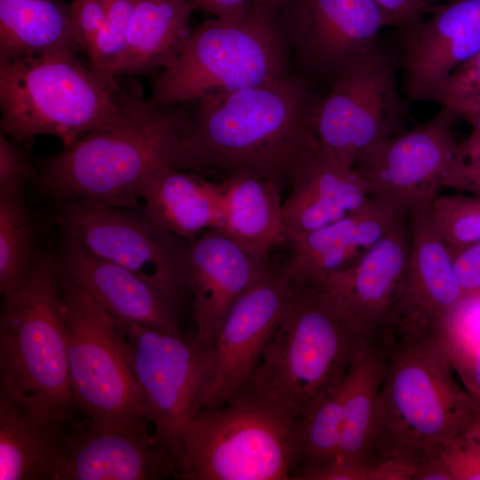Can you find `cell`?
Returning a JSON list of instances; mask_svg holds the SVG:
<instances>
[{
    "label": "cell",
    "instance_id": "cell-1",
    "mask_svg": "<svg viewBox=\"0 0 480 480\" xmlns=\"http://www.w3.org/2000/svg\"><path fill=\"white\" fill-rule=\"evenodd\" d=\"M320 96L295 72L187 103L166 156L174 168L220 180L250 172L282 188L319 147Z\"/></svg>",
    "mask_w": 480,
    "mask_h": 480
},
{
    "label": "cell",
    "instance_id": "cell-2",
    "mask_svg": "<svg viewBox=\"0 0 480 480\" xmlns=\"http://www.w3.org/2000/svg\"><path fill=\"white\" fill-rule=\"evenodd\" d=\"M121 115L72 146L37 161L36 182L58 204L91 200L138 210L146 177L166 162L187 104L161 107L129 77L120 89Z\"/></svg>",
    "mask_w": 480,
    "mask_h": 480
},
{
    "label": "cell",
    "instance_id": "cell-3",
    "mask_svg": "<svg viewBox=\"0 0 480 480\" xmlns=\"http://www.w3.org/2000/svg\"><path fill=\"white\" fill-rule=\"evenodd\" d=\"M456 376L440 336L390 341L372 430L373 466L390 457L416 466L480 420L479 406Z\"/></svg>",
    "mask_w": 480,
    "mask_h": 480
},
{
    "label": "cell",
    "instance_id": "cell-4",
    "mask_svg": "<svg viewBox=\"0 0 480 480\" xmlns=\"http://www.w3.org/2000/svg\"><path fill=\"white\" fill-rule=\"evenodd\" d=\"M0 396L35 421L56 428L76 408L57 261L39 253L28 283L3 297Z\"/></svg>",
    "mask_w": 480,
    "mask_h": 480
},
{
    "label": "cell",
    "instance_id": "cell-5",
    "mask_svg": "<svg viewBox=\"0 0 480 480\" xmlns=\"http://www.w3.org/2000/svg\"><path fill=\"white\" fill-rule=\"evenodd\" d=\"M362 335L324 291L292 277L284 317L243 390L294 422L340 388Z\"/></svg>",
    "mask_w": 480,
    "mask_h": 480
},
{
    "label": "cell",
    "instance_id": "cell-6",
    "mask_svg": "<svg viewBox=\"0 0 480 480\" xmlns=\"http://www.w3.org/2000/svg\"><path fill=\"white\" fill-rule=\"evenodd\" d=\"M293 71L274 6L253 0L235 20L211 19L193 30L175 62L151 80L161 107L254 87Z\"/></svg>",
    "mask_w": 480,
    "mask_h": 480
},
{
    "label": "cell",
    "instance_id": "cell-7",
    "mask_svg": "<svg viewBox=\"0 0 480 480\" xmlns=\"http://www.w3.org/2000/svg\"><path fill=\"white\" fill-rule=\"evenodd\" d=\"M120 89L84 66L76 52L0 60L1 132L19 143L52 135L70 147L119 119Z\"/></svg>",
    "mask_w": 480,
    "mask_h": 480
},
{
    "label": "cell",
    "instance_id": "cell-8",
    "mask_svg": "<svg viewBox=\"0 0 480 480\" xmlns=\"http://www.w3.org/2000/svg\"><path fill=\"white\" fill-rule=\"evenodd\" d=\"M292 421L240 390L223 405L198 411L184 431L183 480H286L294 467Z\"/></svg>",
    "mask_w": 480,
    "mask_h": 480
},
{
    "label": "cell",
    "instance_id": "cell-9",
    "mask_svg": "<svg viewBox=\"0 0 480 480\" xmlns=\"http://www.w3.org/2000/svg\"><path fill=\"white\" fill-rule=\"evenodd\" d=\"M59 286L77 412L103 425L140 433L154 431L116 319L60 272Z\"/></svg>",
    "mask_w": 480,
    "mask_h": 480
},
{
    "label": "cell",
    "instance_id": "cell-10",
    "mask_svg": "<svg viewBox=\"0 0 480 480\" xmlns=\"http://www.w3.org/2000/svg\"><path fill=\"white\" fill-rule=\"evenodd\" d=\"M398 54L377 40L320 96L315 129L320 146L354 168L379 141L404 130L407 108L397 84Z\"/></svg>",
    "mask_w": 480,
    "mask_h": 480
},
{
    "label": "cell",
    "instance_id": "cell-11",
    "mask_svg": "<svg viewBox=\"0 0 480 480\" xmlns=\"http://www.w3.org/2000/svg\"><path fill=\"white\" fill-rule=\"evenodd\" d=\"M55 222L94 254L163 289L180 303L188 292L189 244L134 209L91 200L58 204Z\"/></svg>",
    "mask_w": 480,
    "mask_h": 480
},
{
    "label": "cell",
    "instance_id": "cell-12",
    "mask_svg": "<svg viewBox=\"0 0 480 480\" xmlns=\"http://www.w3.org/2000/svg\"><path fill=\"white\" fill-rule=\"evenodd\" d=\"M116 323L146 417L173 454L179 472L184 431L196 413L203 387L207 347L195 336Z\"/></svg>",
    "mask_w": 480,
    "mask_h": 480
},
{
    "label": "cell",
    "instance_id": "cell-13",
    "mask_svg": "<svg viewBox=\"0 0 480 480\" xmlns=\"http://www.w3.org/2000/svg\"><path fill=\"white\" fill-rule=\"evenodd\" d=\"M274 8L293 71L315 87L330 86L388 26L372 0H284Z\"/></svg>",
    "mask_w": 480,
    "mask_h": 480
},
{
    "label": "cell",
    "instance_id": "cell-14",
    "mask_svg": "<svg viewBox=\"0 0 480 480\" xmlns=\"http://www.w3.org/2000/svg\"><path fill=\"white\" fill-rule=\"evenodd\" d=\"M291 289L287 267L271 266L232 306L207 347L196 413L220 407L246 386L284 317Z\"/></svg>",
    "mask_w": 480,
    "mask_h": 480
},
{
    "label": "cell",
    "instance_id": "cell-15",
    "mask_svg": "<svg viewBox=\"0 0 480 480\" xmlns=\"http://www.w3.org/2000/svg\"><path fill=\"white\" fill-rule=\"evenodd\" d=\"M457 118L441 107L427 122L389 136L365 151L354 169L369 184L371 196L404 217L431 203L455 160L459 143L452 127Z\"/></svg>",
    "mask_w": 480,
    "mask_h": 480
},
{
    "label": "cell",
    "instance_id": "cell-16",
    "mask_svg": "<svg viewBox=\"0 0 480 480\" xmlns=\"http://www.w3.org/2000/svg\"><path fill=\"white\" fill-rule=\"evenodd\" d=\"M179 478L177 461L157 436L98 423L76 414L54 428L48 480Z\"/></svg>",
    "mask_w": 480,
    "mask_h": 480
},
{
    "label": "cell",
    "instance_id": "cell-17",
    "mask_svg": "<svg viewBox=\"0 0 480 480\" xmlns=\"http://www.w3.org/2000/svg\"><path fill=\"white\" fill-rule=\"evenodd\" d=\"M429 204L418 206L409 216V260L390 328L395 342L414 344L439 336L465 300Z\"/></svg>",
    "mask_w": 480,
    "mask_h": 480
},
{
    "label": "cell",
    "instance_id": "cell-18",
    "mask_svg": "<svg viewBox=\"0 0 480 480\" xmlns=\"http://www.w3.org/2000/svg\"><path fill=\"white\" fill-rule=\"evenodd\" d=\"M428 14L398 32L402 89L413 100L433 101L450 75L480 51V0H446Z\"/></svg>",
    "mask_w": 480,
    "mask_h": 480
},
{
    "label": "cell",
    "instance_id": "cell-19",
    "mask_svg": "<svg viewBox=\"0 0 480 480\" xmlns=\"http://www.w3.org/2000/svg\"><path fill=\"white\" fill-rule=\"evenodd\" d=\"M411 248L409 217L402 219L352 266L334 273L324 292L364 335L391 338Z\"/></svg>",
    "mask_w": 480,
    "mask_h": 480
},
{
    "label": "cell",
    "instance_id": "cell-20",
    "mask_svg": "<svg viewBox=\"0 0 480 480\" xmlns=\"http://www.w3.org/2000/svg\"><path fill=\"white\" fill-rule=\"evenodd\" d=\"M59 272L116 321L183 334L180 304L163 289L131 270L105 260L65 236L57 261Z\"/></svg>",
    "mask_w": 480,
    "mask_h": 480
},
{
    "label": "cell",
    "instance_id": "cell-21",
    "mask_svg": "<svg viewBox=\"0 0 480 480\" xmlns=\"http://www.w3.org/2000/svg\"><path fill=\"white\" fill-rule=\"evenodd\" d=\"M271 266L268 257L250 253L216 228L190 241L188 292L200 343L212 344L229 309Z\"/></svg>",
    "mask_w": 480,
    "mask_h": 480
},
{
    "label": "cell",
    "instance_id": "cell-22",
    "mask_svg": "<svg viewBox=\"0 0 480 480\" xmlns=\"http://www.w3.org/2000/svg\"><path fill=\"white\" fill-rule=\"evenodd\" d=\"M404 217L371 197L347 217L307 234L291 236L292 258L285 266L292 277L324 291L332 275L356 263Z\"/></svg>",
    "mask_w": 480,
    "mask_h": 480
},
{
    "label": "cell",
    "instance_id": "cell-23",
    "mask_svg": "<svg viewBox=\"0 0 480 480\" xmlns=\"http://www.w3.org/2000/svg\"><path fill=\"white\" fill-rule=\"evenodd\" d=\"M290 187L282 204L285 240L338 221L372 197L367 181L320 145L299 168Z\"/></svg>",
    "mask_w": 480,
    "mask_h": 480
},
{
    "label": "cell",
    "instance_id": "cell-24",
    "mask_svg": "<svg viewBox=\"0 0 480 480\" xmlns=\"http://www.w3.org/2000/svg\"><path fill=\"white\" fill-rule=\"evenodd\" d=\"M140 198L148 220L189 241L204 230L216 228L220 221L219 182L167 163L146 177Z\"/></svg>",
    "mask_w": 480,
    "mask_h": 480
},
{
    "label": "cell",
    "instance_id": "cell-25",
    "mask_svg": "<svg viewBox=\"0 0 480 480\" xmlns=\"http://www.w3.org/2000/svg\"><path fill=\"white\" fill-rule=\"evenodd\" d=\"M390 339L362 335L341 385L343 423L338 461L373 467L371 437L378 396L384 380Z\"/></svg>",
    "mask_w": 480,
    "mask_h": 480
},
{
    "label": "cell",
    "instance_id": "cell-26",
    "mask_svg": "<svg viewBox=\"0 0 480 480\" xmlns=\"http://www.w3.org/2000/svg\"><path fill=\"white\" fill-rule=\"evenodd\" d=\"M218 182L220 218L217 230L259 257H268L273 246L285 242L278 185L250 172L236 173Z\"/></svg>",
    "mask_w": 480,
    "mask_h": 480
},
{
    "label": "cell",
    "instance_id": "cell-27",
    "mask_svg": "<svg viewBox=\"0 0 480 480\" xmlns=\"http://www.w3.org/2000/svg\"><path fill=\"white\" fill-rule=\"evenodd\" d=\"M188 0H135L117 76L134 77L172 66L190 38Z\"/></svg>",
    "mask_w": 480,
    "mask_h": 480
},
{
    "label": "cell",
    "instance_id": "cell-28",
    "mask_svg": "<svg viewBox=\"0 0 480 480\" xmlns=\"http://www.w3.org/2000/svg\"><path fill=\"white\" fill-rule=\"evenodd\" d=\"M79 50L70 5L60 0H0V60Z\"/></svg>",
    "mask_w": 480,
    "mask_h": 480
},
{
    "label": "cell",
    "instance_id": "cell-29",
    "mask_svg": "<svg viewBox=\"0 0 480 480\" xmlns=\"http://www.w3.org/2000/svg\"><path fill=\"white\" fill-rule=\"evenodd\" d=\"M53 429L0 396V480H48Z\"/></svg>",
    "mask_w": 480,
    "mask_h": 480
},
{
    "label": "cell",
    "instance_id": "cell-30",
    "mask_svg": "<svg viewBox=\"0 0 480 480\" xmlns=\"http://www.w3.org/2000/svg\"><path fill=\"white\" fill-rule=\"evenodd\" d=\"M38 254L22 194L0 195V292L11 295L29 281Z\"/></svg>",
    "mask_w": 480,
    "mask_h": 480
},
{
    "label": "cell",
    "instance_id": "cell-31",
    "mask_svg": "<svg viewBox=\"0 0 480 480\" xmlns=\"http://www.w3.org/2000/svg\"><path fill=\"white\" fill-rule=\"evenodd\" d=\"M342 423L340 386L292 423L294 467L290 479L295 474L318 468L337 459Z\"/></svg>",
    "mask_w": 480,
    "mask_h": 480
},
{
    "label": "cell",
    "instance_id": "cell-32",
    "mask_svg": "<svg viewBox=\"0 0 480 480\" xmlns=\"http://www.w3.org/2000/svg\"><path fill=\"white\" fill-rule=\"evenodd\" d=\"M135 0H108L103 28L86 52L90 68L99 76L120 86L117 72L123 60Z\"/></svg>",
    "mask_w": 480,
    "mask_h": 480
},
{
    "label": "cell",
    "instance_id": "cell-33",
    "mask_svg": "<svg viewBox=\"0 0 480 480\" xmlns=\"http://www.w3.org/2000/svg\"><path fill=\"white\" fill-rule=\"evenodd\" d=\"M431 220L448 250L480 242V198L473 195L436 196Z\"/></svg>",
    "mask_w": 480,
    "mask_h": 480
},
{
    "label": "cell",
    "instance_id": "cell-34",
    "mask_svg": "<svg viewBox=\"0 0 480 480\" xmlns=\"http://www.w3.org/2000/svg\"><path fill=\"white\" fill-rule=\"evenodd\" d=\"M440 338L457 376L480 408V320L464 322L456 313Z\"/></svg>",
    "mask_w": 480,
    "mask_h": 480
},
{
    "label": "cell",
    "instance_id": "cell-35",
    "mask_svg": "<svg viewBox=\"0 0 480 480\" xmlns=\"http://www.w3.org/2000/svg\"><path fill=\"white\" fill-rule=\"evenodd\" d=\"M433 101L466 121L480 116V51L450 75Z\"/></svg>",
    "mask_w": 480,
    "mask_h": 480
},
{
    "label": "cell",
    "instance_id": "cell-36",
    "mask_svg": "<svg viewBox=\"0 0 480 480\" xmlns=\"http://www.w3.org/2000/svg\"><path fill=\"white\" fill-rule=\"evenodd\" d=\"M439 453L453 480H480V420L443 445Z\"/></svg>",
    "mask_w": 480,
    "mask_h": 480
},
{
    "label": "cell",
    "instance_id": "cell-37",
    "mask_svg": "<svg viewBox=\"0 0 480 480\" xmlns=\"http://www.w3.org/2000/svg\"><path fill=\"white\" fill-rule=\"evenodd\" d=\"M37 169L20 143L0 132V195H20L36 181Z\"/></svg>",
    "mask_w": 480,
    "mask_h": 480
},
{
    "label": "cell",
    "instance_id": "cell-38",
    "mask_svg": "<svg viewBox=\"0 0 480 480\" xmlns=\"http://www.w3.org/2000/svg\"><path fill=\"white\" fill-rule=\"evenodd\" d=\"M444 187L468 192L480 198V132L458 144L455 160L445 178Z\"/></svg>",
    "mask_w": 480,
    "mask_h": 480
},
{
    "label": "cell",
    "instance_id": "cell-39",
    "mask_svg": "<svg viewBox=\"0 0 480 480\" xmlns=\"http://www.w3.org/2000/svg\"><path fill=\"white\" fill-rule=\"evenodd\" d=\"M108 0H73L72 21L79 45L85 52L104 27Z\"/></svg>",
    "mask_w": 480,
    "mask_h": 480
},
{
    "label": "cell",
    "instance_id": "cell-40",
    "mask_svg": "<svg viewBox=\"0 0 480 480\" xmlns=\"http://www.w3.org/2000/svg\"><path fill=\"white\" fill-rule=\"evenodd\" d=\"M448 251L465 299L480 297V242Z\"/></svg>",
    "mask_w": 480,
    "mask_h": 480
},
{
    "label": "cell",
    "instance_id": "cell-41",
    "mask_svg": "<svg viewBox=\"0 0 480 480\" xmlns=\"http://www.w3.org/2000/svg\"><path fill=\"white\" fill-rule=\"evenodd\" d=\"M386 15L388 26L398 32L405 30L425 18L431 0H372Z\"/></svg>",
    "mask_w": 480,
    "mask_h": 480
},
{
    "label": "cell",
    "instance_id": "cell-42",
    "mask_svg": "<svg viewBox=\"0 0 480 480\" xmlns=\"http://www.w3.org/2000/svg\"><path fill=\"white\" fill-rule=\"evenodd\" d=\"M194 10L213 15L217 19L235 20L240 17L253 0H188Z\"/></svg>",
    "mask_w": 480,
    "mask_h": 480
},
{
    "label": "cell",
    "instance_id": "cell-43",
    "mask_svg": "<svg viewBox=\"0 0 480 480\" xmlns=\"http://www.w3.org/2000/svg\"><path fill=\"white\" fill-rule=\"evenodd\" d=\"M413 480H453L439 450L422 456L417 462Z\"/></svg>",
    "mask_w": 480,
    "mask_h": 480
},
{
    "label": "cell",
    "instance_id": "cell-44",
    "mask_svg": "<svg viewBox=\"0 0 480 480\" xmlns=\"http://www.w3.org/2000/svg\"><path fill=\"white\" fill-rule=\"evenodd\" d=\"M467 122L470 124L472 130L480 132V116L472 117L467 120Z\"/></svg>",
    "mask_w": 480,
    "mask_h": 480
},
{
    "label": "cell",
    "instance_id": "cell-45",
    "mask_svg": "<svg viewBox=\"0 0 480 480\" xmlns=\"http://www.w3.org/2000/svg\"><path fill=\"white\" fill-rule=\"evenodd\" d=\"M256 1L268 4V5L275 6L284 0H256Z\"/></svg>",
    "mask_w": 480,
    "mask_h": 480
}]
</instances>
